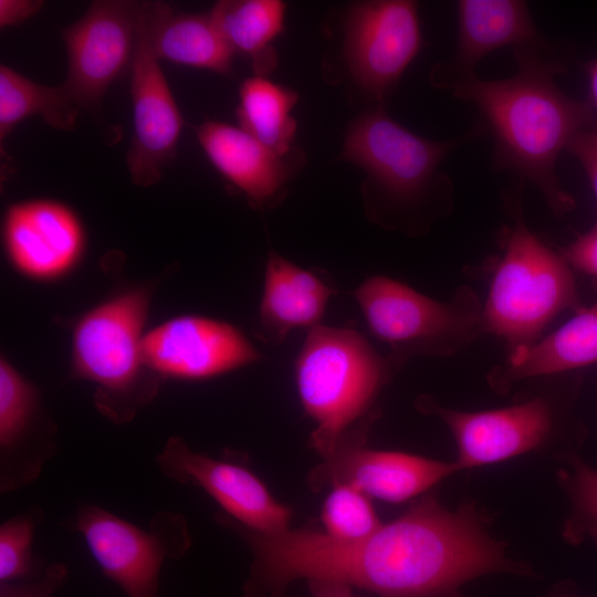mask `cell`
<instances>
[{
	"label": "cell",
	"instance_id": "cell-1",
	"mask_svg": "<svg viewBox=\"0 0 597 597\" xmlns=\"http://www.w3.org/2000/svg\"><path fill=\"white\" fill-rule=\"evenodd\" d=\"M276 557L287 584L305 579L380 597H459L464 583L514 569L470 512H450L432 496L356 542H336L310 526L291 530Z\"/></svg>",
	"mask_w": 597,
	"mask_h": 597
},
{
	"label": "cell",
	"instance_id": "cell-2",
	"mask_svg": "<svg viewBox=\"0 0 597 597\" xmlns=\"http://www.w3.org/2000/svg\"><path fill=\"white\" fill-rule=\"evenodd\" d=\"M512 51L516 72L507 78L451 75L434 67L429 77L433 86L479 108L480 119L493 138L495 171L531 182L553 212L562 216L575 208V200L559 184L557 159L578 134L597 128L596 109L556 85L566 57L555 43Z\"/></svg>",
	"mask_w": 597,
	"mask_h": 597
},
{
	"label": "cell",
	"instance_id": "cell-3",
	"mask_svg": "<svg viewBox=\"0 0 597 597\" xmlns=\"http://www.w3.org/2000/svg\"><path fill=\"white\" fill-rule=\"evenodd\" d=\"M484 134L479 119L455 138L431 140L376 106L349 123L341 159L365 172L362 193L370 219L387 228L415 231L450 208L453 184L442 169L446 158Z\"/></svg>",
	"mask_w": 597,
	"mask_h": 597
},
{
	"label": "cell",
	"instance_id": "cell-4",
	"mask_svg": "<svg viewBox=\"0 0 597 597\" xmlns=\"http://www.w3.org/2000/svg\"><path fill=\"white\" fill-rule=\"evenodd\" d=\"M389 376V365L350 328H310L295 364L305 412L316 423L311 447L332 457L345 441L366 437L370 410Z\"/></svg>",
	"mask_w": 597,
	"mask_h": 597
},
{
	"label": "cell",
	"instance_id": "cell-5",
	"mask_svg": "<svg viewBox=\"0 0 597 597\" xmlns=\"http://www.w3.org/2000/svg\"><path fill=\"white\" fill-rule=\"evenodd\" d=\"M148 306L146 289L121 293L84 314L73 332L74 375L96 386V408L117 423L128 422L159 388L143 352Z\"/></svg>",
	"mask_w": 597,
	"mask_h": 597
},
{
	"label": "cell",
	"instance_id": "cell-6",
	"mask_svg": "<svg viewBox=\"0 0 597 597\" xmlns=\"http://www.w3.org/2000/svg\"><path fill=\"white\" fill-rule=\"evenodd\" d=\"M578 302L570 265L519 220L490 285L482 314L485 327L514 349L528 346L555 316Z\"/></svg>",
	"mask_w": 597,
	"mask_h": 597
},
{
	"label": "cell",
	"instance_id": "cell-7",
	"mask_svg": "<svg viewBox=\"0 0 597 597\" xmlns=\"http://www.w3.org/2000/svg\"><path fill=\"white\" fill-rule=\"evenodd\" d=\"M72 527L85 542L104 576L127 597H158L164 562L180 558L191 545L186 519L156 513L140 527L94 504L81 505Z\"/></svg>",
	"mask_w": 597,
	"mask_h": 597
},
{
	"label": "cell",
	"instance_id": "cell-8",
	"mask_svg": "<svg viewBox=\"0 0 597 597\" xmlns=\"http://www.w3.org/2000/svg\"><path fill=\"white\" fill-rule=\"evenodd\" d=\"M373 334L399 362L411 354H447L478 322L474 310L441 303L384 276L365 280L353 293Z\"/></svg>",
	"mask_w": 597,
	"mask_h": 597
},
{
	"label": "cell",
	"instance_id": "cell-9",
	"mask_svg": "<svg viewBox=\"0 0 597 597\" xmlns=\"http://www.w3.org/2000/svg\"><path fill=\"white\" fill-rule=\"evenodd\" d=\"M421 44L415 1H362L345 14L344 60L353 82L375 107L384 106Z\"/></svg>",
	"mask_w": 597,
	"mask_h": 597
},
{
	"label": "cell",
	"instance_id": "cell-10",
	"mask_svg": "<svg viewBox=\"0 0 597 597\" xmlns=\"http://www.w3.org/2000/svg\"><path fill=\"white\" fill-rule=\"evenodd\" d=\"M142 2L94 1L62 30L67 54L64 87L80 109L96 108L107 88L130 67Z\"/></svg>",
	"mask_w": 597,
	"mask_h": 597
},
{
	"label": "cell",
	"instance_id": "cell-11",
	"mask_svg": "<svg viewBox=\"0 0 597 597\" xmlns=\"http://www.w3.org/2000/svg\"><path fill=\"white\" fill-rule=\"evenodd\" d=\"M129 69L134 133L127 151V168L135 185L149 187L161 179L164 169L176 157L184 118L159 60L151 51L144 2Z\"/></svg>",
	"mask_w": 597,
	"mask_h": 597
},
{
	"label": "cell",
	"instance_id": "cell-12",
	"mask_svg": "<svg viewBox=\"0 0 597 597\" xmlns=\"http://www.w3.org/2000/svg\"><path fill=\"white\" fill-rule=\"evenodd\" d=\"M155 462L170 480L202 489L244 527L263 534L290 528V507L244 465L193 451L181 437L169 438Z\"/></svg>",
	"mask_w": 597,
	"mask_h": 597
},
{
	"label": "cell",
	"instance_id": "cell-13",
	"mask_svg": "<svg viewBox=\"0 0 597 597\" xmlns=\"http://www.w3.org/2000/svg\"><path fill=\"white\" fill-rule=\"evenodd\" d=\"M143 352L159 377L186 380L211 378L260 357L233 325L201 316L175 317L149 331Z\"/></svg>",
	"mask_w": 597,
	"mask_h": 597
},
{
	"label": "cell",
	"instance_id": "cell-14",
	"mask_svg": "<svg viewBox=\"0 0 597 597\" xmlns=\"http://www.w3.org/2000/svg\"><path fill=\"white\" fill-rule=\"evenodd\" d=\"M366 438L342 443L335 453L316 465L307 476L313 491L348 484L367 496L391 503L407 501L453 473L455 463L397 451L364 447Z\"/></svg>",
	"mask_w": 597,
	"mask_h": 597
},
{
	"label": "cell",
	"instance_id": "cell-15",
	"mask_svg": "<svg viewBox=\"0 0 597 597\" xmlns=\"http://www.w3.org/2000/svg\"><path fill=\"white\" fill-rule=\"evenodd\" d=\"M2 237L14 268L39 280L66 273L85 247L84 229L76 213L50 199L25 200L9 207Z\"/></svg>",
	"mask_w": 597,
	"mask_h": 597
},
{
	"label": "cell",
	"instance_id": "cell-16",
	"mask_svg": "<svg viewBox=\"0 0 597 597\" xmlns=\"http://www.w3.org/2000/svg\"><path fill=\"white\" fill-rule=\"evenodd\" d=\"M422 410L440 416L457 444V469L503 461L535 449L547 436L552 420L547 405L538 398L525 404L479 412L441 408L421 400Z\"/></svg>",
	"mask_w": 597,
	"mask_h": 597
},
{
	"label": "cell",
	"instance_id": "cell-17",
	"mask_svg": "<svg viewBox=\"0 0 597 597\" xmlns=\"http://www.w3.org/2000/svg\"><path fill=\"white\" fill-rule=\"evenodd\" d=\"M56 451L55 428L44 419L38 389L6 358L0 362V488L32 483Z\"/></svg>",
	"mask_w": 597,
	"mask_h": 597
},
{
	"label": "cell",
	"instance_id": "cell-18",
	"mask_svg": "<svg viewBox=\"0 0 597 597\" xmlns=\"http://www.w3.org/2000/svg\"><path fill=\"white\" fill-rule=\"evenodd\" d=\"M195 130L213 167L254 208L279 203L302 163L303 154L297 148L286 156L277 155L241 127L230 124L207 121Z\"/></svg>",
	"mask_w": 597,
	"mask_h": 597
},
{
	"label": "cell",
	"instance_id": "cell-19",
	"mask_svg": "<svg viewBox=\"0 0 597 597\" xmlns=\"http://www.w3.org/2000/svg\"><path fill=\"white\" fill-rule=\"evenodd\" d=\"M457 15L453 59L433 66L447 74H475L483 57L503 48H544L553 43L538 31L525 1L460 0Z\"/></svg>",
	"mask_w": 597,
	"mask_h": 597
},
{
	"label": "cell",
	"instance_id": "cell-20",
	"mask_svg": "<svg viewBox=\"0 0 597 597\" xmlns=\"http://www.w3.org/2000/svg\"><path fill=\"white\" fill-rule=\"evenodd\" d=\"M144 9L149 44L159 61L220 74L230 71L234 52L209 12H175L161 1H144Z\"/></svg>",
	"mask_w": 597,
	"mask_h": 597
},
{
	"label": "cell",
	"instance_id": "cell-21",
	"mask_svg": "<svg viewBox=\"0 0 597 597\" xmlns=\"http://www.w3.org/2000/svg\"><path fill=\"white\" fill-rule=\"evenodd\" d=\"M334 293L313 272L270 252L259 312L261 335L266 341L281 342L294 328L320 325Z\"/></svg>",
	"mask_w": 597,
	"mask_h": 597
},
{
	"label": "cell",
	"instance_id": "cell-22",
	"mask_svg": "<svg viewBox=\"0 0 597 597\" xmlns=\"http://www.w3.org/2000/svg\"><path fill=\"white\" fill-rule=\"evenodd\" d=\"M209 13L231 50L250 59L255 76L264 77L275 69L277 55L272 42L284 30V2L222 0Z\"/></svg>",
	"mask_w": 597,
	"mask_h": 597
},
{
	"label": "cell",
	"instance_id": "cell-23",
	"mask_svg": "<svg viewBox=\"0 0 597 597\" xmlns=\"http://www.w3.org/2000/svg\"><path fill=\"white\" fill-rule=\"evenodd\" d=\"M597 363V302L538 343L513 349V378L566 371Z\"/></svg>",
	"mask_w": 597,
	"mask_h": 597
},
{
	"label": "cell",
	"instance_id": "cell-24",
	"mask_svg": "<svg viewBox=\"0 0 597 597\" xmlns=\"http://www.w3.org/2000/svg\"><path fill=\"white\" fill-rule=\"evenodd\" d=\"M240 127L277 155L291 154L297 124L291 111L296 92L262 76L247 78L239 91Z\"/></svg>",
	"mask_w": 597,
	"mask_h": 597
},
{
	"label": "cell",
	"instance_id": "cell-25",
	"mask_svg": "<svg viewBox=\"0 0 597 597\" xmlns=\"http://www.w3.org/2000/svg\"><path fill=\"white\" fill-rule=\"evenodd\" d=\"M78 106L63 84L50 86L34 82L8 65L0 66V140L30 116H40L59 130H73Z\"/></svg>",
	"mask_w": 597,
	"mask_h": 597
},
{
	"label": "cell",
	"instance_id": "cell-26",
	"mask_svg": "<svg viewBox=\"0 0 597 597\" xmlns=\"http://www.w3.org/2000/svg\"><path fill=\"white\" fill-rule=\"evenodd\" d=\"M368 498L352 485H333L322 506L323 533L333 541L349 543L376 532L383 523Z\"/></svg>",
	"mask_w": 597,
	"mask_h": 597
},
{
	"label": "cell",
	"instance_id": "cell-27",
	"mask_svg": "<svg viewBox=\"0 0 597 597\" xmlns=\"http://www.w3.org/2000/svg\"><path fill=\"white\" fill-rule=\"evenodd\" d=\"M42 521L39 507L31 506L0 526V582L28 579L40 573L46 564L32 553L36 526Z\"/></svg>",
	"mask_w": 597,
	"mask_h": 597
},
{
	"label": "cell",
	"instance_id": "cell-28",
	"mask_svg": "<svg viewBox=\"0 0 597 597\" xmlns=\"http://www.w3.org/2000/svg\"><path fill=\"white\" fill-rule=\"evenodd\" d=\"M69 575L66 565L51 563L36 575L19 582L1 583L0 597H53Z\"/></svg>",
	"mask_w": 597,
	"mask_h": 597
},
{
	"label": "cell",
	"instance_id": "cell-29",
	"mask_svg": "<svg viewBox=\"0 0 597 597\" xmlns=\"http://www.w3.org/2000/svg\"><path fill=\"white\" fill-rule=\"evenodd\" d=\"M562 255L574 269L597 276V223L564 249Z\"/></svg>",
	"mask_w": 597,
	"mask_h": 597
},
{
	"label": "cell",
	"instance_id": "cell-30",
	"mask_svg": "<svg viewBox=\"0 0 597 597\" xmlns=\"http://www.w3.org/2000/svg\"><path fill=\"white\" fill-rule=\"evenodd\" d=\"M573 492L582 512L597 524V471L585 463H575Z\"/></svg>",
	"mask_w": 597,
	"mask_h": 597
},
{
	"label": "cell",
	"instance_id": "cell-31",
	"mask_svg": "<svg viewBox=\"0 0 597 597\" xmlns=\"http://www.w3.org/2000/svg\"><path fill=\"white\" fill-rule=\"evenodd\" d=\"M567 150L580 163L597 198V128L578 134Z\"/></svg>",
	"mask_w": 597,
	"mask_h": 597
},
{
	"label": "cell",
	"instance_id": "cell-32",
	"mask_svg": "<svg viewBox=\"0 0 597 597\" xmlns=\"http://www.w3.org/2000/svg\"><path fill=\"white\" fill-rule=\"evenodd\" d=\"M44 6L40 0H0V27H14L35 15Z\"/></svg>",
	"mask_w": 597,
	"mask_h": 597
},
{
	"label": "cell",
	"instance_id": "cell-33",
	"mask_svg": "<svg viewBox=\"0 0 597 597\" xmlns=\"http://www.w3.org/2000/svg\"><path fill=\"white\" fill-rule=\"evenodd\" d=\"M587 74L590 87V104L597 111V59L587 65Z\"/></svg>",
	"mask_w": 597,
	"mask_h": 597
},
{
	"label": "cell",
	"instance_id": "cell-34",
	"mask_svg": "<svg viewBox=\"0 0 597 597\" xmlns=\"http://www.w3.org/2000/svg\"><path fill=\"white\" fill-rule=\"evenodd\" d=\"M348 597H354V596L352 595V596H348Z\"/></svg>",
	"mask_w": 597,
	"mask_h": 597
}]
</instances>
